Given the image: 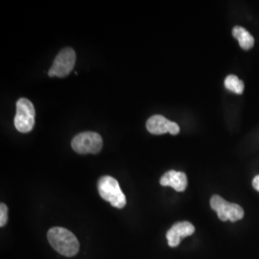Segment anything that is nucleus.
I'll list each match as a JSON object with an SVG mask.
<instances>
[{"label": "nucleus", "mask_w": 259, "mask_h": 259, "mask_svg": "<svg viewBox=\"0 0 259 259\" xmlns=\"http://www.w3.org/2000/svg\"><path fill=\"white\" fill-rule=\"evenodd\" d=\"M47 239L56 251L66 257L74 256L79 251L80 244L77 237L65 228L55 227L50 229L47 233Z\"/></svg>", "instance_id": "obj_1"}, {"label": "nucleus", "mask_w": 259, "mask_h": 259, "mask_svg": "<svg viewBox=\"0 0 259 259\" xmlns=\"http://www.w3.org/2000/svg\"><path fill=\"white\" fill-rule=\"evenodd\" d=\"M98 192L101 198L116 208L126 205V196L122 192L118 182L111 176L101 177L98 181Z\"/></svg>", "instance_id": "obj_2"}, {"label": "nucleus", "mask_w": 259, "mask_h": 259, "mask_svg": "<svg viewBox=\"0 0 259 259\" xmlns=\"http://www.w3.org/2000/svg\"><path fill=\"white\" fill-rule=\"evenodd\" d=\"M210 206L215 210L218 218L223 221L236 222L244 217V209L239 204L229 203L219 195H214L210 199Z\"/></svg>", "instance_id": "obj_3"}, {"label": "nucleus", "mask_w": 259, "mask_h": 259, "mask_svg": "<svg viewBox=\"0 0 259 259\" xmlns=\"http://www.w3.org/2000/svg\"><path fill=\"white\" fill-rule=\"evenodd\" d=\"M36 111L34 105L26 98H20L17 102V114L15 116L16 129L26 134L32 131L35 125Z\"/></svg>", "instance_id": "obj_4"}, {"label": "nucleus", "mask_w": 259, "mask_h": 259, "mask_svg": "<svg viewBox=\"0 0 259 259\" xmlns=\"http://www.w3.org/2000/svg\"><path fill=\"white\" fill-rule=\"evenodd\" d=\"M102 146L101 136L93 132L81 133L71 141V147L78 154H97Z\"/></svg>", "instance_id": "obj_5"}, {"label": "nucleus", "mask_w": 259, "mask_h": 259, "mask_svg": "<svg viewBox=\"0 0 259 259\" xmlns=\"http://www.w3.org/2000/svg\"><path fill=\"white\" fill-rule=\"evenodd\" d=\"M76 62V53L70 47L64 48L56 56L52 66L49 69L48 75L50 77L63 78L69 74L74 67Z\"/></svg>", "instance_id": "obj_6"}, {"label": "nucleus", "mask_w": 259, "mask_h": 259, "mask_svg": "<svg viewBox=\"0 0 259 259\" xmlns=\"http://www.w3.org/2000/svg\"><path fill=\"white\" fill-rule=\"evenodd\" d=\"M146 128L152 135H163L170 133L171 135H178L180 127L176 122L169 121L162 115L156 114L149 118L146 123Z\"/></svg>", "instance_id": "obj_7"}, {"label": "nucleus", "mask_w": 259, "mask_h": 259, "mask_svg": "<svg viewBox=\"0 0 259 259\" xmlns=\"http://www.w3.org/2000/svg\"><path fill=\"white\" fill-rule=\"evenodd\" d=\"M195 232L194 226L190 222L184 221L174 224L167 232L166 238L168 245L172 248L178 247L185 237L192 235Z\"/></svg>", "instance_id": "obj_8"}, {"label": "nucleus", "mask_w": 259, "mask_h": 259, "mask_svg": "<svg viewBox=\"0 0 259 259\" xmlns=\"http://www.w3.org/2000/svg\"><path fill=\"white\" fill-rule=\"evenodd\" d=\"M162 186H171L178 192L185 191L187 187V177L184 172H178L175 170H170L163 174L159 181Z\"/></svg>", "instance_id": "obj_9"}, {"label": "nucleus", "mask_w": 259, "mask_h": 259, "mask_svg": "<svg viewBox=\"0 0 259 259\" xmlns=\"http://www.w3.org/2000/svg\"><path fill=\"white\" fill-rule=\"evenodd\" d=\"M232 35L238 39L239 46L244 50H250L254 46V38L245 28L235 26L232 29Z\"/></svg>", "instance_id": "obj_10"}, {"label": "nucleus", "mask_w": 259, "mask_h": 259, "mask_svg": "<svg viewBox=\"0 0 259 259\" xmlns=\"http://www.w3.org/2000/svg\"><path fill=\"white\" fill-rule=\"evenodd\" d=\"M225 87L230 92L242 94L244 93V83L235 75H229L225 80Z\"/></svg>", "instance_id": "obj_11"}, {"label": "nucleus", "mask_w": 259, "mask_h": 259, "mask_svg": "<svg viewBox=\"0 0 259 259\" xmlns=\"http://www.w3.org/2000/svg\"><path fill=\"white\" fill-rule=\"evenodd\" d=\"M8 221V207L5 204H0V227L3 228Z\"/></svg>", "instance_id": "obj_12"}, {"label": "nucleus", "mask_w": 259, "mask_h": 259, "mask_svg": "<svg viewBox=\"0 0 259 259\" xmlns=\"http://www.w3.org/2000/svg\"><path fill=\"white\" fill-rule=\"evenodd\" d=\"M252 186L255 190H257L259 192V175L254 177L252 180Z\"/></svg>", "instance_id": "obj_13"}]
</instances>
